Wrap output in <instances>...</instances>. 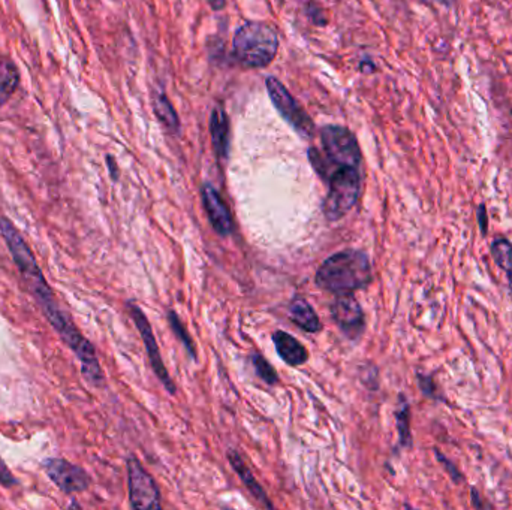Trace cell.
I'll list each match as a JSON object with an SVG mask.
<instances>
[{"instance_id":"1","label":"cell","mask_w":512,"mask_h":510,"mask_svg":"<svg viewBox=\"0 0 512 510\" xmlns=\"http://www.w3.org/2000/svg\"><path fill=\"white\" fill-rule=\"evenodd\" d=\"M0 233H2L8 250H10L14 259V264L20 271L24 286L30 292L33 299L36 301L42 313L47 317L48 323L58 334V337L62 338L65 345L78 358L84 379L91 386H104L105 375L102 369H100L93 345L80 332L77 325L74 323L72 317L63 312L60 305H58L54 292L45 280L44 273H42L41 266L38 265L36 257L29 247L27 241L23 238L20 231L6 217H0Z\"/></svg>"},{"instance_id":"2","label":"cell","mask_w":512,"mask_h":510,"mask_svg":"<svg viewBox=\"0 0 512 510\" xmlns=\"http://www.w3.org/2000/svg\"><path fill=\"white\" fill-rule=\"evenodd\" d=\"M370 281L372 265L368 256L354 248L342 250L325 259L315 275L316 286L334 295L354 294Z\"/></svg>"},{"instance_id":"3","label":"cell","mask_w":512,"mask_h":510,"mask_svg":"<svg viewBox=\"0 0 512 510\" xmlns=\"http://www.w3.org/2000/svg\"><path fill=\"white\" fill-rule=\"evenodd\" d=\"M321 144L324 153L318 148L309 150L310 163L315 171L324 180H329L330 175L342 166H354L361 168V148L354 133L348 128L330 124L321 130Z\"/></svg>"},{"instance_id":"4","label":"cell","mask_w":512,"mask_h":510,"mask_svg":"<svg viewBox=\"0 0 512 510\" xmlns=\"http://www.w3.org/2000/svg\"><path fill=\"white\" fill-rule=\"evenodd\" d=\"M232 48L241 66L261 69L274 60L279 49V38L270 24L247 21L234 35Z\"/></svg>"},{"instance_id":"5","label":"cell","mask_w":512,"mask_h":510,"mask_svg":"<svg viewBox=\"0 0 512 510\" xmlns=\"http://www.w3.org/2000/svg\"><path fill=\"white\" fill-rule=\"evenodd\" d=\"M329 194L324 200L326 220L337 222L355 207L361 194V172L354 166H342L329 180Z\"/></svg>"},{"instance_id":"6","label":"cell","mask_w":512,"mask_h":510,"mask_svg":"<svg viewBox=\"0 0 512 510\" xmlns=\"http://www.w3.org/2000/svg\"><path fill=\"white\" fill-rule=\"evenodd\" d=\"M265 86L273 105L283 119L287 120L301 137L312 138L315 133V124L312 119H310V115L304 111V108L297 102V99L289 93L287 87L274 77H268L265 81Z\"/></svg>"},{"instance_id":"7","label":"cell","mask_w":512,"mask_h":510,"mask_svg":"<svg viewBox=\"0 0 512 510\" xmlns=\"http://www.w3.org/2000/svg\"><path fill=\"white\" fill-rule=\"evenodd\" d=\"M129 500L133 509H161V491L135 456L128 458Z\"/></svg>"},{"instance_id":"8","label":"cell","mask_w":512,"mask_h":510,"mask_svg":"<svg viewBox=\"0 0 512 510\" xmlns=\"http://www.w3.org/2000/svg\"><path fill=\"white\" fill-rule=\"evenodd\" d=\"M42 467L56 487L63 494H77L89 488L90 476L82 467L69 463L63 458H47L42 461Z\"/></svg>"},{"instance_id":"9","label":"cell","mask_w":512,"mask_h":510,"mask_svg":"<svg viewBox=\"0 0 512 510\" xmlns=\"http://www.w3.org/2000/svg\"><path fill=\"white\" fill-rule=\"evenodd\" d=\"M128 307H129V313L132 316V319H133V322H135V326L141 334V338H142V341H144L148 361H150V365H152L155 374L157 375V379L162 382V384L166 388V391L170 392V394H175V384H174L171 375H170V373H168L166 367L162 361L161 352H159V346H157L156 338L153 336L152 325H150L147 316L135 304L129 303Z\"/></svg>"},{"instance_id":"10","label":"cell","mask_w":512,"mask_h":510,"mask_svg":"<svg viewBox=\"0 0 512 510\" xmlns=\"http://www.w3.org/2000/svg\"><path fill=\"white\" fill-rule=\"evenodd\" d=\"M331 317L348 338L357 340L363 336L364 312L352 294L337 295L331 305Z\"/></svg>"},{"instance_id":"11","label":"cell","mask_w":512,"mask_h":510,"mask_svg":"<svg viewBox=\"0 0 512 510\" xmlns=\"http://www.w3.org/2000/svg\"><path fill=\"white\" fill-rule=\"evenodd\" d=\"M203 202L207 217L213 229L222 237H228L232 232V217L221 194L212 185L203 187Z\"/></svg>"},{"instance_id":"12","label":"cell","mask_w":512,"mask_h":510,"mask_svg":"<svg viewBox=\"0 0 512 510\" xmlns=\"http://www.w3.org/2000/svg\"><path fill=\"white\" fill-rule=\"evenodd\" d=\"M273 343L277 355L285 364L291 367H300L307 362L309 352L301 343L285 331H276L273 334Z\"/></svg>"},{"instance_id":"13","label":"cell","mask_w":512,"mask_h":510,"mask_svg":"<svg viewBox=\"0 0 512 510\" xmlns=\"http://www.w3.org/2000/svg\"><path fill=\"white\" fill-rule=\"evenodd\" d=\"M210 132L214 152L219 159H226L230 154V121L222 106H216L210 117Z\"/></svg>"},{"instance_id":"14","label":"cell","mask_w":512,"mask_h":510,"mask_svg":"<svg viewBox=\"0 0 512 510\" xmlns=\"http://www.w3.org/2000/svg\"><path fill=\"white\" fill-rule=\"evenodd\" d=\"M228 458H230V463H231V467L236 470V473L240 476V479L243 480V483H245V487L249 489V492L252 496H254V498H256L258 501H261V503L268 507V509H273L274 506L271 505L270 498H268V496L265 494L264 488L259 485V482L255 479L254 473H252L249 470V467L246 465V463L243 461V458L236 452V450L231 449L228 452Z\"/></svg>"},{"instance_id":"15","label":"cell","mask_w":512,"mask_h":510,"mask_svg":"<svg viewBox=\"0 0 512 510\" xmlns=\"http://www.w3.org/2000/svg\"><path fill=\"white\" fill-rule=\"evenodd\" d=\"M289 317L298 328L304 329L306 332L315 334L321 331L322 328L321 319H319V316L315 313L313 307L301 297L292 299V303L289 305Z\"/></svg>"},{"instance_id":"16","label":"cell","mask_w":512,"mask_h":510,"mask_svg":"<svg viewBox=\"0 0 512 510\" xmlns=\"http://www.w3.org/2000/svg\"><path fill=\"white\" fill-rule=\"evenodd\" d=\"M20 71L12 60H0V108L10 100L20 86Z\"/></svg>"},{"instance_id":"17","label":"cell","mask_w":512,"mask_h":510,"mask_svg":"<svg viewBox=\"0 0 512 510\" xmlns=\"http://www.w3.org/2000/svg\"><path fill=\"white\" fill-rule=\"evenodd\" d=\"M153 108H155V114L157 117V120L161 121L171 133H179L180 130L179 115L174 111V108L170 100H168L166 95L159 93L153 100Z\"/></svg>"},{"instance_id":"18","label":"cell","mask_w":512,"mask_h":510,"mask_svg":"<svg viewBox=\"0 0 512 510\" xmlns=\"http://www.w3.org/2000/svg\"><path fill=\"white\" fill-rule=\"evenodd\" d=\"M491 256L502 271L512 279V244L507 238H496L491 244Z\"/></svg>"},{"instance_id":"19","label":"cell","mask_w":512,"mask_h":510,"mask_svg":"<svg viewBox=\"0 0 512 510\" xmlns=\"http://www.w3.org/2000/svg\"><path fill=\"white\" fill-rule=\"evenodd\" d=\"M410 410L408 399L400 395V407L396 413V421H397V431L400 436V443L403 446H410V428H409V419H410Z\"/></svg>"},{"instance_id":"20","label":"cell","mask_w":512,"mask_h":510,"mask_svg":"<svg viewBox=\"0 0 512 510\" xmlns=\"http://www.w3.org/2000/svg\"><path fill=\"white\" fill-rule=\"evenodd\" d=\"M250 359H252V364H254L255 373L258 374L259 379H261L265 383H268V384L279 383V375H277V373L271 367V364L268 362L261 353H259V352L252 353Z\"/></svg>"},{"instance_id":"21","label":"cell","mask_w":512,"mask_h":510,"mask_svg":"<svg viewBox=\"0 0 512 510\" xmlns=\"http://www.w3.org/2000/svg\"><path fill=\"white\" fill-rule=\"evenodd\" d=\"M168 321H170V325H171L172 332H174L175 336H177V338L183 343L184 349L188 350L189 356H190L192 359H195V355H197L195 346H194V343H192V338H190V336L188 334L186 328H184V325L180 322L177 313H175V312H170V313H168Z\"/></svg>"},{"instance_id":"22","label":"cell","mask_w":512,"mask_h":510,"mask_svg":"<svg viewBox=\"0 0 512 510\" xmlns=\"http://www.w3.org/2000/svg\"><path fill=\"white\" fill-rule=\"evenodd\" d=\"M434 454H436V458L439 459V463L443 465L445 472H447V473L449 474V478H451L452 480H454L456 483H461V482H463V474L460 473V470H458V468L454 465V463H451L449 459H448L447 456H445V455H442L438 449L434 450Z\"/></svg>"},{"instance_id":"23","label":"cell","mask_w":512,"mask_h":510,"mask_svg":"<svg viewBox=\"0 0 512 510\" xmlns=\"http://www.w3.org/2000/svg\"><path fill=\"white\" fill-rule=\"evenodd\" d=\"M418 384H419V388H421L423 394H424L425 397H429V398H438V397H436V394H434L436 386H434V382H433V379L430 378V375L418 374Z\"/></svg>"},{"instance_id":"24","label":"cell","mask_w":512,"mask_h":510,"mask_svg":"<svg viewBox=\"0 0 512 510\" xmlns=\"http://www.w3.org/2000/svg\"><path fill=\"white\" fill-rule=\"evenodd\" d=\"M0 483H2L5 488H11L16 483V479L14 478L12 472L5 464L2 456H0Z\"/></svg>"},{"instance_id":"25","label":"cell","mask_w":512,"mask_h":510,"mask_svg":"<svg viewBox=\"0 0 512 510\" xmlns=\"http://www.w3.org/2000/svg\"><path fill=\"white\" fill-rule=\"evenodd\" d=\"M476 219H478V227H480L481 233L482 235H487V231H489V214H487L485 204H480V207H478Z\"/></svg>"},{"instance_id":"26","label":"cell","mask_w":512,"mask_h":510,"mask_svg":"<svg viewBox=\"0 0 512 510\" xmlns=\"http://www.w3.org/2000/svg\"><path fill=\"white\" fill-rule=\"evenodd\" d=\"M107 163H108V168H110L111 178L113 180L119 178V170H117V165H115V161L113 159V156H107Z\"/></svg>"},{"instance_id":"27","label":"cell","mask_w":512,"mask_h":510,"mask_svg":"<svg viewBox=\"0 0 512 510\" xmlns=\"http://www.w3.org/2000/svg\"><path fill=\"white\" fill-rule=\"evenodd\" d=\"M472 503H474V506H475V507H478V509H481V507H482V505H481V498H480V494H478V492H476V489H475V488H472Z\"/></svg>"},{"instance_id":"28","label":"cell","mask_w":512,"mask_h":510,"mask_svg":"<svg viewBox=\"0 0 512 510\" xmlns=\"http://www.w3.org/2000/svg\"><path fill=\"white\" fill-rule=\"evenodd\" d=\"M359 69L364 71V72H372V71L376 69V66L373 63H370V62H363V63H361V66H359Z\"/></svg>"},{"instance_id":"29","label":"cell","mask_w":512,"mask_h":510,"mask_svg":"<svg viewBox=\"0 0 512 510\" xmlns=\"http://www.w3.org/2000/svg\"><path fill=\"white\" fill-rule=\"evenodd\" d=\"M208 3L212 5L213 10H221L225 6V0H208Z\"/></svg>"},{"instance_id":"30","label":"cell","mask_w":512,"mask_h":510,"mask_svg":"<svg viewBox=\"0 0 512 510\" xmlns=\"http://www.w3.org/2000/svg\"><path fill=\"white\" fill-rule=\"evenodd\" d=\"M436 2H439V3H443V5L449 6V5H452V3H454V2H456V0H436Z\"/></svg>"},{"instance_id":"31","label":"cell","mask_w":512,"mask_h":510,"mask_svg":"<svg viewBox=\"0 0 512 510\" xmlns=\"http://www.w3.org/2000/svg\"><path fill=\"white\" fill-rule=\"evenodd\" d=\"M511 115H512V110H511Z\"/></svg>"}]
</instances>
